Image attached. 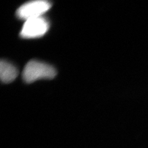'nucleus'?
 Here are the masks:
<instances>
[{"instance_id": "nucleus-1", "label": "nucleus", "mask_w": 148, "mask_h": 148, "mask_svg": "<svg viewBox=\"0 0 148 148\" xmlns=\"http://www.w3.org/2000/svg\"><path fill=\"white\" fill-rule=\"evenodd\" d=\"M56 75V71L53 66L35 60L27 64L22 73L23 79L27 83L41 79H51Z\"/></svg>"}, {"instance_id": "nucleus-2", "label": "nucleus", "mask_w": 148, "mask_h": 148, "mask_svg": "<svg viewBox=\"0 0 148 148\" xmlns=\"http://www.w3.org/2000/svg\"><path fill=\"white\" fill-rule=\"evenodd\" d=\"M51 4L48 1L38 0L27 3L22 5L17 9V16L23 20H29L32 18L42 17L47 12Z\"/></svg>"}, {"instance_id": "nucleus-3", "label": "nucleus", "mask_w": 148, "mask_h": 148, "mask_svg": "<svg viewBox=\"0 0 148 148\" xmlns=\"http://www.w3.org/2000/svg\"><path fill=\"white\" fill-rule=\"evenodd\" d=\"M49 29V23L43 17L32 18L24 23L21 36L24 38H38L44 35Z\"/></svg>"}, {"instance_id": "nucleus-4", "label": "nucleus", "mask_w": 148, "mask_h": 148, "mask_svg": "<svg viewBox=\"0 0 148 148\" xmlns=\"http://www.w3.org/2000/svg\"><path fill=\"white\" fill-rule=\"evenodd\" d=\"M17 75V69L14 65L1 60L0 62V77L3 83L12 82L16 79Z\"/></svg>"}]
</instances>
